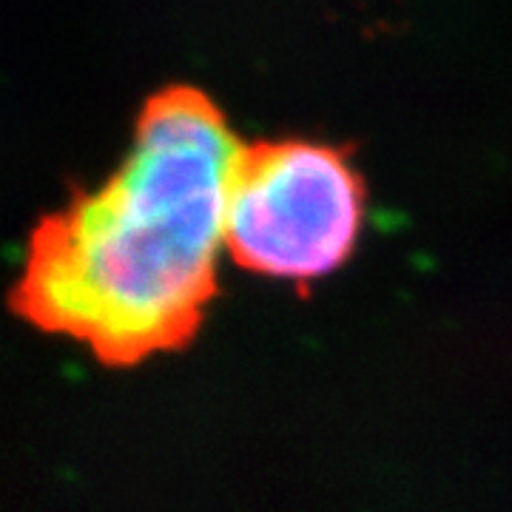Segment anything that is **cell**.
<instances>
[{
  "label": "cell",
  "instance_id": "cell-1",
  "mask_svg": "<svg viewBox=\"0 0 512 512\" xmlns=\"http://www.w3.org/2000/svg\"><path fill=\"white\" fill-rule=\"evenodd\" d=\"M242 151L202 92L154 94L120 165L40 222L20 313L106 362L183 342L214 293Z\"/></svg>",
  "mask_w": 512,
  "mask_h": 512
},
{
  "label": "cell",
  "instance_id": "cell-2",
  "mask_svg": "<svg viewBox=\"0 0 512 512\" xmlns=\"http://www.w3.org/2000/svg\"><path fill=\"white\" fill-rule=\"evenodd\" d=\"M362 228V185L336 148L282 140L245 148L231 205L228 248L251 271L282 279L330 274Z\"/></svg>",
  "mask_w": 512,
  "mask_h": 512
}]
</instances>
